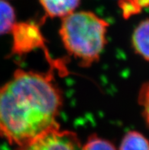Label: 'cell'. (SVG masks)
Segmentation results:
<instances>
[{"mask_svg":"<svg viewBox=\"0 0 149 150\" xmlns=\"http://www.w3.org/2000/svg\"><path fill=\"white\" fill-rule=\"evenodd\" d=\"M81 146L76 133L61 130L58 127L18 146L15 150H81Z\"/></svg>","mask_w":149,"mask_h":150,"instance_id":"obj_3","label":"cell"},{"mask_svg":"<svg viewBox=\"0 0 149 150\" xmlns=\"http://www.w3.org/2000/svg\"><path fill=\"white\" fill-rule=\"evenodd\" d=\"M132 46L136 54L149 62V18L141 21L133 30Z\"/></svg>","mask_w":149,"mask_h":150,"instance_id":"obj_5","label":"cell"},{"mask_svg":"<svg viewBox=\"0 0 149 150\" xmlns=\"http://www.w3.org/2000/svg\"><path fill=\"white\" fill-rule=\"evenodd\" d=\"M16 24L14 8L6 0H0V35L11 33Z\"/></svg>","mask_w":149,"mask_h":150,"instance_id":"obj_8","label":"cell"},{"mask_svg":"<svg viewBox=\"0 0 149 150\" xmlns=\"http://www.w3.org/2000/svg\"><path fill=\"white\" fill-rule=\"evenodd\" d=\"M81 150H117L115 146L107 139H103L93 134L90 136L87 142L81 146Z\"/></svg>","mask_w":149,"mask_h":150,"instance_id":"obj_9","label":"cell"},{"mask_svg":"<svg viewBox=\"0 0 149 150\" xmlns=\"http://www.w3.org/2000/svg\"><path fill=\"white\" fill-rule=\"evenodd\" d=\"M108 27L105 20L91 11H74L62 18L59 36L68 54L82 67H91L105 48Z\"/></svg>","mask_w":149,"mask_h":150,"instance_id":"obj_2","label":"cell"},{"mask_svg":"<svg viewBox=\"0 0 149 150\" xmlns=\"http://www.w3.org/2000/svg\"><path fill=\"white\" fill-rule=\"evenodd\" d=\"M62 105V95L47 73L18 69L0 86V137L18 146L53 128Z\"/></svg>","mask_w":149,"mask_h":150,"instance_id":"obj_1","label":"cell"},{"mask_svg":"<svg viewBox=\"0 0 149 150\" xmlns=\"http://www.w3.org/2000/svg\"><path fill=\"white\" fill-rule=\"evenodd\" d=\"M11 53L22 56L45 47V39L40 25L34 21L16 22L11 30Z\"/></svg>","mask_w":149,"mask_h":150,"instance_id":"obj_4","label":"cell"},{"mask_svg":"<svg viewBox=\"0 0 149 150\" xmlns=\"http://www.w3.org/2000/svg\"><path fill=\"white\" fill-rule=\"evenodd\" d=\"M138 101L145 122L149 128V81L143 84L138 93Z\"/></svg>","mask_w":149,"mask_h":150,"instance_id":"obj_11","label":"cell"},{"mask_svg":"<svg viewBox=\"0 0 149 150\" xmlns=\"http://www.w3.org/2000/svg\"><path fill=\"white\" fill-rule=\"evenodd\" d=\"M47 15L50 18H63L73 13L81 0H39Z\"/></svg>","mask_w":149,"mask_h":150,"instance_id":"obj_6","label":"cell"},{"mask_svg":"<svg viewBox=\"0 0 149 150\" xmlns=\"http://www.w3.org/2000/svg\"><path fill=\"white\" fill-rule=\"evenodd\" d=\"M120 7L126 18L137 14L143 8L149 6V0H121Z\"/></svg>","mask_w":149,"mask_h":150,"instance_id":"obj_10","label":"cell"},{"mask_svg":"<svg viewBox=\"0 0 149 150\" xmlns=\"http://www.w3.org/2000/svg\"><path fill=\"white\" fill-rule=\"evenodd\" d=\"M119 150H149V140L140 132L129 131L121 141Z\"/></svg>","mask_w":149,"mask_h":150,"instance_id":"obj_7","label":"cell"}]
</instances>
